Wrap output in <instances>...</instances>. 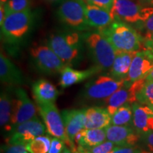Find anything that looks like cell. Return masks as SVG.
Masks as SVG:
<instances>
[{
	"instance_id": "obj_21",
	"label": "cell",
	"mask_w": 153,
	"mask_h": 153,
	"mask_svg": "<svg viewBox=\"0 0 153 153\" xmlns=\"http://www.w3.org/2000/svg\"><path fill=\"white\" fill-rule=\"evenodd\" d=\"M137 51L116 52L114 63L111 68L109 75L118 80H125L127 79L133 57Z\"/></svg>"
},
{
	"instance_id": "obj_31",
	"label": "cell",
	"mask_w": 153,
	"mask_h": 153,
	"mask_svg": "<svg viewBox=\"0 0 153 153\" xmlns=\"http://www.w3.org/2000/svg\"><path fill=\"white\" fill-rule=\"evenodd\" d=\"M87 4H90L104 9L107 11H111L115 0H83Z\"/></svg>"
},
{
	"instance_id": "obj_20",
	"label": "cell",
	"mask_w": 153,
	"mask_h": 153,
	"mask_svg": "<svg viewBox=\"0 0 153 153\" xmlns=\"http://www.w3.org/2000/svg\"><path fill=\"white\" fill-rule=\"evenodd\" d=\"M86 115L85 128H105L111 125V115L106 108L91 106L85 108Z\"/></svg>"
},
{
	"instance_id": "obj_24",
	"label": "cell",
	"mask_w": 153,
	"mask_h": 153,
	"mask_svg": "<svg viewBox=\"0 0 153 153\" xmlns=\"http://www.w3.org/2000/svg\"><path fill=\"white\" fill-rule=\"evenodd\" d=\"M12 96L9 90L2 91L0 97V123L6 133L11 131V118L12 113Z\"/></svg>"
},
{
	"instance_id": "obj_36",
	"label": "cell",
	"mask_w": 153,
	"mask_h": 153,
	"mask_svg": "<svg viewBox=\"0 0 153 153\" xmlns=\"http://www.w3.org/2000/svg\"><path fill=\"white\" fill-rule=\"evenodd\" d=\"M6 18V11L4 9V4H0V26H2L4 19Z\"/></svg>"
},
{
	"instance_id": "obj_14",
	"label": "cell",
	"mask_w": 153,
	"mask_h": 153,
	"mask_svg": "<svg viewBox=\"0 0 153 153\" xmlns=\"http://www.w3.org/2000/svg\"><path fill=\"white\" fill-rule=\"evenodd\" d=\"M153 69V53L148 49L137 51L133 57L126 80L133 82L145 79Z\"/></svg>"
},
{
	"instance_id": "obj_6",
	"label": "cell",
	"mask_w": 153,
	"mask_h": 153,
	"mask_svg": "<svg viewBox=\"0 0 153 153\" xmlns=\"http://www.w3.org/2000/svg\"><path fill=\"white\" fill-rule=\"evenodd\" d=\"M83 0H64L57 10L58 19L71 30L82 31L89 29Z\"/></svg>"
},
{
	"instance_id": "obj_12",
	"label": "cell",
	"mask_w": 153,
	"mask_h": 153,
	"mask_svg": "<svg viewBox=\"0 0 153 153\" xmlns=\"http://www.w3.org/2000/svg\"><path fill=\"white\" fill-rule=\"evenodd\" d=\"M145 80V79H143L131 82L126 79L124 85L106 99V109L111 116L123 105L126 104L132 105L137 102V91L142 87Z\"/></svg>"
},
{
	"instance_id": "obj_23",
	"label": "cell",
	"mask_w": 153,
	"mask_h": 153,
	"mask_svg": "<svg viewBox=\"0 0 153 153\" xmlns=\"http://www.w3.org/2000/svg\"><path fill=\"white\" fill-rule=\"evenodd\" d=\"M107 140L105 128H85L76 134L74 142L85 148H91Z\"/></svg>"
},
{
	"instance_id": "obj_40",
	"label": "cell",
	"mask_w": 153,
	"mask_h": 153,
	"mask_svg": "<svg viewBox=\"0 0 153 153\" xmlns=\"http://www.w3.org/2000/svg\"><path fill=\"white\" fill-rule=\"evenodd\" d=\"M143 3L148 4H153V0H140Z\"/></svg>"
},
{
	"instance_id": "obj_10",
	"label": "cell",
	"mask_w": 153,
	"mask_h": 153,
	"mask_svg": "<svg viewBox=\"0 0 153 153\" xmlns=\"http://www.w3.org/2000/svg\"><path fill=\"white\" fill-rule=\"evenodd\" d=\"M47 131L46 126L37 116L19 124L8 133L7 144L26 145L35 137L44 135Z\"/></svg>"
},
{
	"instance_id": "obj_13",
	"label": "cell",
	"mask_w": 153,
	"mask_h": 153,
	"mask_svg": "<svg viewBox=\"0 0 153 153\" xmlns=\"http://www.w3.org/2000/svg\"><path fill=\"white\" fill-rule=\"evenodd\" d=\"M107 140L117 146H137L140 141L141 135L132 126L109 125L105 128Z\"/></svg>"
},
{
	"instance_id": "obj_39",
	"label": "cell",
	"mask_w": 153,
	"mask_h": 153,
	"mask_svg": "<svg viewBox=\"0 0 153 153\" xmlns=\"http://www.w3.org/2000/svg\"><path fill=\"white\" fill-rule=\"evenodd\" d=\"M45 1H48V2H51V3H59V2L62 3L64 0H45Z\"/></svg>"
},
{
	"instance_id": "obj_15",
	"label": "cell",
	"mask_w": 153,
	"mask_h": 153,
	"mask_svg": "<svg viewBox=\"0 0 153 153\" xmlns=\"http://www.w3.org/2000/svg\"><path fill=\"white\" fill-rule=\"evenodd\" d=\"M67 135L72 142L76 134L85 128L86 115L84 109H66L61 113Z\"/></svg>"
},
{
	"instance_id": "obj_30",
	"label": "cell",
	"mask_w": 153,
	"mask_h": 153,
	"mask_svg": "<svg viewBox=\"0 0 153 153\" xmlns=\"http://www.w3.org/2000/svg\"><path fill=\"white\" fill-rule=\"evenodd\" d=\"M140 24V28L143 32L142 37L145 43L153 37V14L148 20Z\"/></svg>"
},
{
	"instance_id": "obj_34",
	"label": "cell",
	"mask_w": 153,
	"mask_h": 153,
	"mask_svg": "<svg viewBox=\"0 0 153 153\" xmlns=\"http://www.w3.org/2000/svg\"><path fill=\"white\" fill-rule=\"evenodd\" d=\"M4 148V153H30L24 145L7 144Z\"/></svg>"
},
{
	"instance_id": "obj_42",
	"label": "cell",
	"mask_w": 153,
	"mask_h": 153,
	"mask_svg": "<svg viewBox=\"0 0 153 153\" xmlns=\"http://www.w3.org/2000/svg\"><path fill=\"white\" fill-rule=\"evenodd\" d=\"M62 153H73V152H72L71 150H70V149L66 147V148H65V150H63V152Z\"/></svg>"
},
{
	"instance_id": "obj_11",
	"label": "cell",
	"mask_w": 153,
	"mask_h": 153,
	"mask_svg": "<svg viewBox=\"0 0 153 153\" xmlns=\"http://www.w3.org/2000/svg\"><path fill=\"white\" fill-rule=\"evenodd\" d=\"M36 107L22 88H16L12 99L11 129L19 124L32 119L36 116Z\"/></svg>"
},
{
	"instance_id": "obj_2",
	"label": "cell",
	"mask_w": 153,
	"mask_h": 153,
	"mask_svg": "<svg viewBox=\"0 0 153 153\" xmlns=\"http://www.w3.org/2000/svg\"><path fill=\"white\" fill-rule=\"evenodd\" d=\"M107 38L116 52L139 51L144 41L142 36L127 23L114 20L108 26L98 29Z\"/></svg>"
},
{
	"instance_id": "obj_32",
	"label": "cell",
	"mask_w": 153,
	"mask_h": 153,
	"mask_svg": "<svg viewBox=\"0 0 153 153\" xmlns=\"http://www.w3.org/2000/svg\"><path fill=\"white\" fill-rule=\"evenodd\" d=\"M65 143L60 138L53 137L51 138V145L48 153H62L66 148Z\"/></svg>"
},
{
	"instance_id": "obj_35",
	"label": "cell",
	"mask_w": 153,
	"mask_h": 153,
	"mask_svg": "<svg viewBox=\"0 0 153 153\" xmlns=\"http://www.w3.org/2000/svg\"><path fill=\"white\" fill-rule=\"evenodd\" d=\"M140 150L137 146L120 147L117 146L111 153H137Z\"/></svg>"
},
{
	"instance_id": "obj_29",
	"label": "cell",
	"mask_w": 153,
	"mask_h": 153,
	"mask_svg": "<svg viewBox=\"0 0 153 153\" xmlns=\"http://www.w3.org/2000/svg\"><path fill=\"white\" fill-rule=\"evenodd\" d=\"M116 147L117 145L116 144H114L111 141L106 140V141L97 145V146L87 149L88 153H111Z\"/></svg>"
},
{
	"instance_id": "obj_25",
	"label": "cell",
	"mask_w": 153,
	"mask_h": 153,
	"mask_svg": "<svg viewBox=\"0 0 153 153\" xmlns=\"http://www.w3.org/2000/svg\"><path fill=\"white\" fill-rule=\"evenodd\" d=\"M133 114L132 105L126 104L118 108L111 116V125L126 126L133 127Z\"/></svg>"
},
{
	"instance_id": "obj_1",
	"label": "cell",
	"mask_w": 153,
	"mask_h": 153,
	"mask_svg": "<svg viewBox=\"0 0 153 153\" xmlns=\"http://www.w3.org/2000/svg\"><path fill=\"white\" fill-rule=\"evenodd\" d=\"M47 45L56 53L65 65L73 66L83 57V34L74 30H64L49 36Z\"/></svg>"
},
{
	"instance_id": "obj_18",
	"label": "cell",
	"mask_w": 153,
	"mask_h": 153,
	"mask_svg": "<svg viewBox=\"0 0 153 153\" xmlns=\"http://www.w3.org/2000/svg\"><path fill=\"white\" fill-rule=\"evenodd\" d=\"M32 91L38 104H53L60 94L51 82L45 79L34 82L32 85Z\"/></svg>"
},
{
	"instance_id": "obj_9",
	"label": "cell",
	"mask_w": 153,
	"mask_h": 153,
	"mask_svg": "<svg viewBox=\"0 0 153 153\" xmlns=\"http://www.w3.org/2000/svg\"><path fill=\"white\" fill-rule=\"evenodd\" d=\"M30 55L34 66L42 73H60L65 66L62 60L48 45H34L30 50Z\"/></svg>"
},
{
	"instance_id": "obj_38",
	"label": "cell",
	"mask_w": 153,
	"mask_h": 153,
	"mask_svg": "<svg viewBox=\"0 0 153 153\" xmlns=\"http://www.w3.org/2000/svg\"><path fill=\"white\" fill-rule=\"evenodd\" d=\"M145 79L147 80H152V81H153V69L151 70V72L148 74V75L146 76Z\"/></svg>"
},
{
	"instance_id": "obj_16",
	"label": "cell",
	"mask_w": 153,
	"mask_h": 153,
	"mask_svg": "<svg viewBox=\"0 0 153 153\" xmlns=\"http://www.w3.org/2000/svg\"><path fill=\"white\" fill-rule=\"evenodd\" d=\"M132 109L133 127L135 131L140 135L153 131V111L149 106L135 102L132 104Z\"/></svg>"
},
{
	"instance_id": "obj_33",
	"label": "cell",
	"mask_w": 153,
	"mask_h": 153,
	"mask_svg": "<svg viewBox=\"0 0 153 153\" xmlns=\"http://www.w3.org/2000/svg\"><path fill=\"white\" fill-rule=\"evenodd\" d=\"M140 141L145 150L153 152V131L142 134Z\"/></svg>"
},
{
	"instance_id": "obj_41",
	"label": "cell",
	"mask_w": 153,
	"mask_h": 153,
	"mask_svg": "<svg viewBox=\"0 0 153 153\" xmlns=\"http://www.w3.org/2000/svg\"><path fill=\"white\" fill-rule=\"evenodd\" d=\"M137 153H153V152H150V151L146 150H140H140L137 151Z\"/></svg>"
},
{
	"instance_id": "obj_22",
	"label": "cell",
	"mask_w": 153,
	"mask_h": 153,
	"mask_svg": "<svg viewBox=\"0 0 153 153\" xmlns=\"http://www.w3.org/2000/svg\"><path fill=\"white\" fill-rule=\"evenodd\" d=\"M0 79L2 83L10 87L23 83L22 72L3 53L0 55Z\"/></svg>"
},
{
	"instance_id": "obj_37",
	"label": "cell",
	"mask_w": 153,
	"mask_h": 153,
	"mask_svg": "<svg viewBox=\"0 0 153 153\" xmlns=\"http://www.w3.org/2000/svg\"><path fill=\"white\" fill-rule=\"evenodd\" d=\"M144 45L147 49L150 50L153 53V37L150 40H149V41L145 42Z\"/></svg>"
},
{
	"instance_id": "obj_17",
	"label": "cell",
	"mask_w": 153,
	"mask_h": 153,
	"mask_svg": "<svg viewBox=\"0 0 153 153\" xmlns=\"http://www.w3.org/2000/svg\"><path fill=\"white\" fill-rule=\"evenodd\" d=\"M101 72L96 66L85 70H74L71 66L65 65L60 72V85L62 88H68L71 86L80 83L85 80L92 77L94 75Z\"/></svg>"
},
{
	"instance_id": "obj_7",
	"label": "cell",
	"mask_w": 153,
	"mask_h": 153,
	"mask_svg": "<svg viewBox=\"0 0 153 153\" xmlns=\"http://www.w3.org/2000/svg\"><path fill=\"white\" fill-rule=\"evenodd\" d=\"M125 80H118L111 75H100L88 82L82 91V97L88 101L106 100L119 89Z\"/></svg>"
},
{
	"instance_id": "obj_26",
	"label": "cell",
	"mask_w": 153,
	"mask_h": 153,
	"mask_svg": "<svg viewBox=\"0 0 153 153\" xmlns=\"http://www.w3.org/2000/svg\"><path fill=\"white\" fill-rule=\"evenodd\" d=\"M51 138L47 135H40L30 140L26 145L30 153H48L51 148Z\"/></svg>"
},
{
	"instance_id": "obj_8",
	"label": "cell",
	"mask_w": 153,
	"mask_h": 153,
	"mask_svg": "<svg viewBox=\"0 0 153 153\" xmlns=\"http://www.w3.org/2000/svg\"><path fill=\"white\" fill-rule=\"evenodd\" d=\"M38 106L44 124L46 126L48 133L53 137L62 140L72 152H75L76 150L75 143L72 142L67 135L62 116L60 114L54 103L38 104Z\"/></svg>"
},
{
	"instance_id": "obj_19",
	"label": "cell",
	"mask_w": 153,
	"mask_h": 153,
	"mask_svg": "<svg viewBox=\"0 0 153 153\" xmlns=\"http://www.w3.org/2000/svg\"><path fill=\"white\" fill-rule=\"evenodd\" d=\"M85 14L87 22L90 28L101 29L108 26L114 21V18L111 11L87 4L85 7Z\"/></svg>"
},
{
	"instance_id": "obj_44",
	"label": "cell",
	"mask_w": 153,
	"mask_h": 153,
	"mask_svg": "<svg viewBox=\"0 0 153 153\" xmlns=\"http://www.w3.org/2000/svg\"><path fill=\"white\" fill-rule=\"evenodd\" d=\"M149 107L151 108L153 111V104H151V105H149Z\"/></svg>"
},
{
	"instance_id": "obj_27",
	"label": "cell",
	"mask_w": 153,
	"mask_h": 153,
	"mask_svg": "<svg viewBox=\"0 0 153 153\" xmlns=\"http://www.w3.org/2000/svg\"><path fill=\"white\" fill-rule=\"evenodd\" d=\"M137 102L143 105L153 104V81L145 79L144 83L137 91Z\"/></svg>"
},
{
	"instance_id": "obj_4",
	"label": "cell",
	"mask_w": 153,
	"mask_h": 153,
	"mask_svg": "<svg viewBox=\"0 0 153 153\" xmlns=\"http://www.w3.org/2000/svg\"><path fill=\"white\" fill-rule=\"evenodd\" d=\"M33 21L34 16L30 9L7 14L1 26V35L9 43H20L29 33Z\"/></svg>"
},
{
	"instance_id": "obj_28",
	"label": "cell",
	"mask_w": 153,
	"mask_h": 153,
	"mask_svg": "<svg viewBox=\"0 0 153 153\" xmlns=\"http://www.w3.org/2000/svg\"><path fill=\"white\" fill-rule=\"evenodd\" d=\"M30 0H9L4 4L6 15L30 9Z\"/></svg>"
},
{
	"instance_id": "obj_3",
	"label": "cell",
	"mask_w": 153,
	"mask_h": 153,
	"mask_svg": "<svg viewBox=\"0 0 153 153\" xmlns=\"http://www.w3.org/2000/svg\"><path fill=\"white\" fill-rule=\"evenodd\" d=\"M85 47L94 66L101 71L110 70L114 63L116 51L99 30L83 33Z\"/></svg>"
},
{
	"instance_id": "obj_43",
	"label": "cell",
	"mask_w": 153,
	"mask_h": 153,
	"mask_svg": "<svg viewBox=\"0 0 153 153\" xmlns=\"http://www.w3.org/2000/svg\"><path fill=\"white\" fill-rule=\"evenodd\" d=\"M9 0H0V4H5Z\"/></svg>"
},
{
	"instance_id": "obj_5",
	"label": "cell",
	"mask_w": 153,
	"mask_h": 153,
	"mask_svg": "<svg viewBox=\"0 0 153 153\" xmlns=\"http://www.w3.org/2000/svg\"><path fill=\"white\" fill-rule=\"evenodd\" d=\"M114 20L127 24H142L153 14L152 7H145L133 0H115L111 11Z\"/></svg>"
}]
</instances>
